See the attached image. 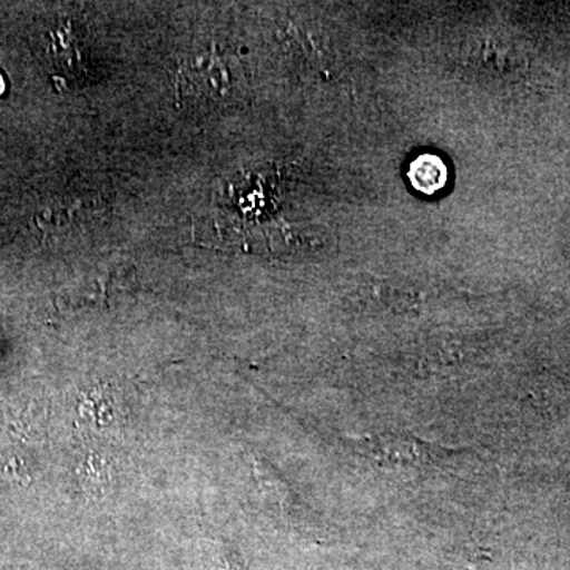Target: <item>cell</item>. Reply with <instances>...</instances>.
<instances>
[{"label":"cell","mask_w":570,"mask_h":570,"mask_svg":"<svg viewBox=\"0 0 570 570\" xmlns=\"http://www.w3.org/2000/svg\"><path fill=\"white\" fill-rule=\"evenodd\" d=\"M367 452L379 463L390 468H415L422 460V445L414 439L381 436L366 444Z\"/></svg>","instance_id":"cell-1"},{"label":"cell","mask_w":570,"mask_h":570,"mask_svg":"<svg viewBox=\"0 0 570 570\" xmlns=\"http://www.w3.org/2000/svg\"><path fill=\"white\" fill-rule=\"evenodd\" d=\"M409 181L415 190L425 195H434L448 184V165L441 157L422 154L409 165Z\"/></svg>","instance_id":"cell-2"}]
</instances>
